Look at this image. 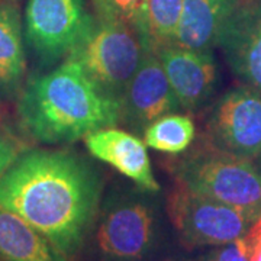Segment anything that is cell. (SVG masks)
<instances>
[{"instance_id": "6da1fadb", "label": "cell", "mask_w": 261, "mask_h": 261, "mask_svg": "<svg viewBox=\"0 0 261 261\" xmlns=\"http://www.w3.org/2000/svg\"><path fill=\"white\" fill-rule=\"evenodd\" d=\"M97 200L94 173L64 149H23L0 177V207L45 235L65 258L82 247Z\"/></svg>"}, {"instance_id": "7a4b0ae2", "label": "cell", "mask_w": 261, "mask_h": 261, "mask_svg": "<svg viewBox=\"0 0 261 261\" xmlns=\"http://www.w3.org/2000/svg\"><path fill=\"white\" fill-rule=\"evenodd\" d=\"M23 130L38 142L56 145L111 128L122 119V106L109 97L80 65L65 58L45 74L25 83L16 100Z\"/></svg>"}, {"instance_id": "3957f363", "label": "cell", "mask_w": 261, "mask_h": 261, "mask_svg": "<svg viewBox=\"0 0 261 261\" xmlns=\"http://www.w3.org/2000/svg\"><path fill=\"white\" fill-rule=\"evenodd\" d=\"M176 181L250 216L261 218V170L255 161L209 145L178 161Z\"/></svg>"}, {"instance_id": "277c9868", "label": "cell", "mask_w": 261, "mask_h": 261, "mask_svg": "<svg viewBox=\"0 0 261 261\" xmlns=\"http://www.w3.org/2000/svg\"><path fill=\"white\" fill-rule=\"evenodd\" d=\"M145 48L138 32L119 20L94 19L67 56L83 68L109 97L121 103Z\"/></svg>"}, {"instance_id": "5b68a950", "label": "cell", "mask_w": 261, "mask_h": 261, "mask_svg": "<svg viewBox=\"0 0 261 261\" xmlns=\"http://www.w3.org/2000/svg\"><path fill=\"white\" fill-rule=\"evenodd\" d=\"M84 0H28L23 16V37L42 65L67 58L93 25Z\"/></svg>"}, {"instance_id": "8992f818", "label": "cell", "mask_w": 261, "mask_h": 261, "mask_svg": "<svg viewBox=\"0 0 261 261\" xmlns=\"http://www.w3.org/2000/svg\"><path fill=\"white\" fill-rule=\"evenodd\" d=\"M168 215L181 240L192 247L224 245L248 232L255 221L243 212L177 183L168 197Z\"/></svg>"}, {"instance_id": "52a82bcc", "label": "cell", "mask_w": 261, "mask_h": 261, "mask_svg": "<svg viewBox=\"0 0 261 261\" xmlns=\"http://www.w3.org/2000/svg\"><path fill=\"white\" fill-rule=\"evenodd\" d=\"M209 145L255 161L261 154V92L243 86L218 100L207 121Z\"/></svg>"}, {"instance_id": "ba28073f", "label": "cell", "mask_w": 261, "mask_h": 261, "mask_svg": "<svg viewBox=\"0 0 261 261\" xmlns=\"http://www.w3.org/2000/svg\"><path fill=\"white\" fill-rule=\"evenodd\" d=\"M180 109L166 71L155 51L145 49L122 97V119L144 130L154 121Z\"/></svg>"}, {"instance_id": "9c48e42d", "label": "cell", "mask_w": 261, "mask_h": 261, "mask_svg": "<svg viewBox=\"0 0 261 261\" xmlns=\"http://www.w3.org/2000/svg\"><path fill=\"white\" fill-rule=\"evenodd\" d=\"M166 71L180 109L195 111L211 97L216 86V63L212 51L168 45L155 51Z\"/></svg>"}, {"instance_id": "30bf717a", "label": "cell", "mask_w": 261, "mask_h": 261, "mask_svg": "<svg viewBox=\"0 0 261 261\" xmlns=\"http://www.w3.org/2000/svg\"><path fill=\"white\" fill-rule=\"evenodd\" d=\"M154 237L151 211L140 202L121 203L105 215L96 240L100 251L115 260H137L148 251Z\"/></svg>"}, {"instance_id": "8fae6325", "label": "cell", "mask_w": 261, "mask_h": 261, "mask_svg": "<svg viewBox=\"0 0 261 261\" xmlns=\"http://www.w3.org/2000/svg\"><path fill=\"white\" fill-rule=\"evenodd\" d=\"M218 45L233 74L261 92V0L235 10Z\"/></svg>"}, {"instance_id": "7c38bea8", "label": "cell", "mask_w": 261, "mask_h": 261, "mask_svg": "<svg viewBox=\"0 0 261 261\" xmlns=\"http://www.w3.org/2000/svg\"><path fill=\"white\" fill-rule=\"evenodd\" d=\"M94 159L112 166L141 189L155 193L160 186L154 177L147 145L138 137L116 128H102L83 138Z\"/></svg>"}, {"instance_id": "4fadbf2b", "label": "cell", "mask_w": 261, "mask_h": 261, "mask_svg": "<svg viewBox=\"0 0 261 261\" xmlns=\"http://www.w3.org/2000/svg\"><path fill=\"white\" fill-rule=\"evenodd\" d=\"M238 8V0H183L173 45L211 51Z\"/></svg>"}, {"instance_id": "5bb4252c", "label": "cell", "mask_w": 261, "mask_h": 261, "mask_svg": "<svg viewBox=\"0 0 261 261\" xmlns=\"http://www.w3.org/2000/svg\"><path fill=\"white\" fill-rule=\"evenodd\" d=\"M23 25L16 0H0V105L18 100L27 77Z\"/></svg>"}, {"instance_id": "9a60e30c", "label": "cell", "mask_w": 261, "mask_h": 261, "mask_svg": "<svg viewBox=\"0 0 261 261\" xmlns=\"http://www.w3.org/2000/svg\"><path fill=\"white\" fill-rule=\"evenodd\" d=\"M0 261H67L45 235L0 207Z\"/></svg>"}, {"instance_id": "2e32d148", "label": "cell", "mask_w": 261, "mask_h": 261, "mask_svg": "<svg viewBox=\"0 0 261 261\" xmlns=\"http://www.w3.org/2000/svg\"><path fill=\"white\" fill-rule=\"evenodd\" d=\"M195 123L186 115L170 113L154 121L144 130V142L167 154L185 152L195 138Z\"/></svg>"}, {"instance_id": "e0dca14e", "label": "cell", "mask_w": 261, "mask_h": 261, "mask_svg": "<svg viewBox=\"0 0 261 261\" xmlns=\"http://www.w3.org/2000/svg\"><path fill=\"white\" fill-rule=\"evenodd\" d=\"M183 0H147V47L157 51L174 44Z\"/></svg>"}, {"instance_id": "ac0fdd59", "label": "cell", "mask_w": 261, "mask_h": 261, "mask_svg": "<svg viewBox=\"0 0 261 261\" xmlns=\"http://www.w3.org/2000/svg\"><path fill=\"white\" fill-rule=\"evenodd\" d=\"M93 5L99 18L129 25L147 47V0H93Z\"/></svg>"}, {"instance_id": "d6986e66", "label": "cell", "mask_w": 261, "mask_h": 261, "mask_svg": "<svg viewBox=\"0 0 261 261\" xmlns=\"http://www.w3.org/2000/svg\"><path fill=\"white\" fill-rule=\"evenodd\" d=\"M206 261H250L248 245L245 241V237L233 240L224 245H218L214 251L207 255Z\"/></svg>"}, {"instance_id": "ffe728a7", "label": "cell", "mask_w": 261, "mask_h": 261, "mask_svg": "<svg viewBox=\"0 0 261 261\" xmlns=\"http://www.w3.org/2000/svg\"><path fill=\"white\" fill-rule=\"evenodd\" d=\"M22 151L23 149H20V145L5 130L0 129V177L8 171V168L15 163Z\"/></svg>"}, {"instance_id": "44dd1931", "label": "cell", "mask_w": 261, "mask_h": 261, "mask_svg": "<svg viewBox=\"0 0 261 261\" xmlns=\"http://www.w3.org/2000/svg\"><path fill=\"white\" fill-rule=\"evenodd\" d=\"M248 245L250 261H261V218L250 226L248 232L244 235Z\"/></svg>"}, {"instance_id": "7402d4cb", "label": "cell", "mask_w": 261, "mask_h": 261, "mask_svg": "<svg viewBox=\"0 0 261 261\" xmlns=\"http://www.w3.org/2000/svg\"><path fill=\"white\" fill-rule=\"evenodd\" d=\"M255 164H257V166H258V167H260V170H261V154L258 155V159L255 160Z\"/></svg>"}, {"instance_id": "603a6c76", "label": "cell", "mask_w": 261, "mask_h": 261, "mask_svg": "<svg viewBox=\"0 0 261 261\" xmlns=\"http://www.w3.org/2000/svg\"><path fill=\"white\" fill-rule=\"evenodd\" d=\"M16 2H19V0H16Z\"/></svg>"}]
</instances>
